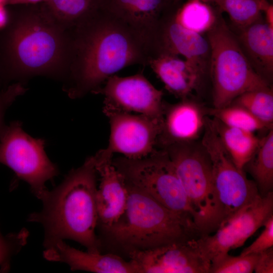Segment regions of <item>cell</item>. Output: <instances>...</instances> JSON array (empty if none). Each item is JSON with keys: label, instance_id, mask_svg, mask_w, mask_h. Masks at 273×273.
Instances as JSON below:
<instances>
[{"label": "cell", "instance_id": "12", "mask_svg": "<svg viewBox=\"0 0 273 273\" xmlns=\"http://www.w3.org/2000/svg\"><path fill=\"white\" fill-rule=\"evenodd\" d=\"M93 93L104 97L103 109L134 113L162 120L165 102L143 72L126 77L113 75Z\"/></svg>", "mask_w": 273, "mask_h": 273}, {"label": "cell", "instance_id": "11", "mask_svg": "<svg viewBox=\"0 0 273 273\" xmlns=\"http://www.w3.org/2000/svg\"><path fill=\"white\" fill-rule=\"evenodd\" d=\"M9 49L21 70L39 72L55 65L61 53L60 39L50 26L35 20L19 23L13 30Z\"/></svg>", "mask_w": 273, "mask_h": 273}, {"label": "cell", "instance_id": "34", "mask_svg": "<svg viewBox=\"0 0 273 273\" xmlns=\"http://www.w3.org/2000/svg\"><path fill=\"white\" fill-rule=\"evenodd\" d=\"M43 1L46 0H6L5 5L36 3Z\"/></svg>", "mask_w": 273, "mask_h": 273}, {"label": "cell", "instance_id": "10", "mask_svg": "<svg viewBox=\"0 0 273 273\" xmlns=\"http://www.w3.org/2000/svg\"><path fill=\"white\" fill-rule=\"evenodd\" d=\"M109 119L110 134L106 148L100 151L113 157L115 153L137 159L147 157L157 149L161 120L147 116L103 109Z\"/></svg>", "mask_w": 273, "mask_h": 273}, {"label": "cell", "instance_id": "21", "mask_svg": "<svg viewBox=\"0 0 273 273\" xmlns=\"http://www.w3.org/2000/svg\"><path fill=\"white\" fill-rule=\"evenodd\" d=\"M210 118L230 157L239 169L244 170V166L257 149L261 138L257 137L255 133L229 126L215 118Z\"/></svg>", "mask_w": 273, "mask_h": 273}, {"label": "cell", "instance_id": "26", "mask_svg": "<svg viewBox=\"0 0 273 273\" xmlns=\"http://www.w3.org/2000/svg\"><path fill=\"white\" fill-rule=\"evenodd\" d=\"M57 17L80 24L101 9V0H46Z\"/></svg>", "mask_w": 273, "mask_h": 273}, {"label": "cell", "instance_id": "14", "mask_svg": "<svg viewBox=\"0 0 273 273\" xmlns=\"http://www.w3.org/2000/svg\"><path fill=\"white\" fill-rule=\"evenodd\" d=\"M192 240L127 254L138 273H209L211 263L203 257Z\"/></svg>", "mask_w": 273, "mask_h": 273}, {"label": "cell", "instance_id": "17", "mask_svg": "<svg viewBox=\"0 0 273 273\" xmlns=\"http://www.w3.org/2000/svg\"><path fill=\"white\" fill-rule=\"evenodd\" d=\"M100 178L97 188L96 202L97 226L108 227L115 222L123 212L128 197L125 181L112 163V158L100 151L93 156Z\"/></svg>", "mask_w": 273, "mask_h": 273}, {"label": "cell", "instance_id": "36", "mask_svg": "<svg viewBox=\"0 0 273 273\" xmlns=\"http://www.w3.org/2000/svg\"><path fill=\"white\" fill-rule=\"evenodd\" d=\"M6 0H0V5H5Z\"/></svg>", "mask_w": 273, "mask_h": 273}, {"label": "cell", "instance_id": "20", "mask_svg": "<svg viewBox=\"0 0 273 273\" xmlns=\"http://www.w3.org/2000/svg\"><path fill=\"white\" fill-rule=\"evenodd\" d=\"M148 65L165 88L180 99L199 90L206 76L194 65L177 56L161 54L150 58Z\"/></svg>", "mask_w": 273, "mask_h": 273}, {"label": "cell", "instance_id": "31", "mask_svg": "<svg viewBox=\"0 0 273 273\" xmlns=\"http://www.w3.org/2000/svg\"><path fill=\"white\" fill-rule=\"evenodd\" d=\"M22 92L23 89L19 85L9 86L0 92V133L5 126L4 117L7 110Z\"/></svg>", "mask_w": 273, "mask_h": 273}, {"label": "cell", "instance_id": "5", "mask_svg": "<svg viewBox=\"0 0 273 273\" xmlns=\"http://www.w3.org/2000/svg\"><path fill=\"white\" fill-rule=\"evenodd\" d=\"M201 142L210 157L212 173L213 232L260 195L254 180L234 163L213 126L207 119Z\"/></svg>", "mask_w": 273, "mask_h": 273}, {"label": "cell", "instance_id": "25", "mask_svg": "<svg viewBox=\"0 0 273 273\" xmlns=\"http://www.w3.org/2000/svg\"><path fill=\"white\" fill-rule=\"evenodd\" d=\"M231 104L242 107L260 121L273 128L272 86L245 92L237 97Z\"/></svg>", "mask_w": 273, "mask_h": 273}, {"label": "cell", "instance_id": "19", "mask_svg": "<svg viewBox=\"0 0 273 273\" xmlns=\"http://www.w3.org/2000/svg\"><path fill=\"white\" fill-rule=\"evenodd\" d=\"M239 45L254 71L271 85L273 78V28L262 16L251 24L237 29Z\"/></svg>", "mask_w": 273, "mask_h": 273}, {"label": "cell", "instance_id": "2", "mask_svg": "<svg viewBox=\"0 0 273 273\" xmlns=\"http://www.w3.org/2000/svg\"><path fill=\"white\" fill-rule=\"evenodd\" d=\"M97 177L92 156L72 169L59 186L42 194L39 199L42 209L31 213L27 220L42 225L45 249L69 239L84 246L87 251L101 253L102 242L96 234Z\"/></svg>", "mask_w": 273, "mask_h": 273}, {"label": "cell", "instance_id": "35", "mask_svg": "<svg viewBox=\"0 0 273 273\" xmlns=\"http://www.w3.org/2000/svg\"><path fill=\"white\" fill-rule=\"evenodd\" d=\"M173 1L175 2H178L182 1L183 0H173ZM200 1H203L206 3H212L213 2V0H200Z\"/></svg>", "mask_w": 273, "mask_h": 273}, {"label": "cell", "instance_id": "9", "mask_svg": "<svg viewBox=\"0 0 273 273\" xmlns=\"http://www.w3.org/2000/svg\"><path fill=\"white\" fill-rule=\"evenodd\" d=\"M273 215V192L259 195L219 227L215 233L192 240L201 254L210 263L243 246Z\"/></svg>", "mask_w": 273, "mask_h": 273}, {"label": "cell", "instance_id": "30", "mask_svg": "<svg viewBox=\"0 0 273 273\" xmlns=\"http://www.w3.org/2000/svg\"><path fill=\"white\" fill-rule=\"evenodd\" d=\"M263 226L260 235L251 244L245 248L240 255L259 254L273 247V215L266 220Z\"/></svg>", "mask_w": 273, "mask_h": 273}, {"label": "cell", "instance_id": "4", "mask_svg": "<svg viewBox=\"0 0 273 273\" xmlns=\"http://www.w3.org/2000/svg\"><path fill=\"white\" fill-rule=\"evenodd\" d=\"M207 39L210 47L209 75L213 108L227 106L245 92L272 86L253 69L221 13L207 32Z\"/></svg>", "mask_w": 273, "mask_h": 273}, {"label": "cell", "instance_id": "32", "mask_svg": "<svg viewBox=\"0 0 273 273\" xmlns=\"http://www.w3.org/2000/svg\"><path fill=\"white\" fill-rule=\"evenodd\" d=\"M254 271L256 273L273 272V247L259 253Z\"/></svg>", "mask_w": 273, "mask_h": 273}, {"label": "cell", "instance_id": "29", "mask_svg": "<svg viewBox=\"0 0 273 273\" xmlns=\"http://www.w3.org/2000/svg\"><path fill=\"white\" fill-rule=\"evenodd\" d=\"M28 235L25 229L6 235H3L0 231V271L9 270L12 257L25 245Z\"/></svg>", "mask_w": 273, "mask_h": 273}, {"label": "cell", "instance_id": "27", "mask_svg": "<svg viewBox=\"0 0 273 273\" xmlns=\"http://www.w3.org/2000/svg\"><path fill=\"white\" fill-rule=\"evenodd\" d=\"M221 12H226L236 29L244 27L262 16L261 0H213Z\"/></svg>", "mask_w": 273, "mask_h": 273}, {"label": "cell", "instance_id": "16", "mask_svg": "<svg viewBox=\"0 0 273 273\" xmlns=\"http://www.w3.org/2000/svg\"><path fill=\"white\" fill-rule=\"evenodd\" d=\"M176 3L173 0H101L100 7L134 31L150 50L160 21Z\"/></svg>", "mask_w": 273, "mask_h": 273}, {"label": "cell", "instance_id": "13", "mask_svg": "<svg viewBox=\"0 0 273 273\" xmlns=\"http://www.w3.org/2000/svg\"><path fill=\"white\" fill-rule=\"evenodd\" d=\"M174 5L156 31L150 44L151 56L180 55L207 75L210 61L208 41L201 34L187 29L175 21L173 14Z\"/></svg>", "mask_w": 273, "mask_h": 273}, {"label": "cell", "instance_id": "18", "mask_svg": "<svg viewBox=\"0 0 273 273\" xmlns=\"http://www.w3.org/2000/svg\"><path fill=\"white\" fill-rule=\"evenodd\" d=\"M43 256L51 261L65 263L71 270L96 273H138L134 264L112 253L83 252L70 247L63 240L46 248Z\"/></svg>", "mask_w": 273, "mask_h": 273}, {"label": "cell", "instance_id": "3", "mask_svg": "<svg viewBox=\"0 0 273 273\" xmlns=\"http://www.w3.org/2000/svg\"><path fill=\"white\" fill-rule=\"evenodd\" d=\"M126 185L128 197L123 212L111 225L101 229L111 244L127 253L185 243L201 236L193 221Z\"/></svg>", "mask_w": 273, "mask_h": 273}, {"label": "cell", "instance_id": "7", "mask_svg": "<svg viewBox=\"0 0 273 273\" xmlns=\"http://www.w3.org/2000/svg\"><path fill=\"white\" fill-rule=\"evenodd\" d=\"M167 153L194 214L201 236L212 233V164L201 140L162 149Z\"/></svg>", "mask_w": 273, "mask_h": 273}, {"label": "cell", "instance_id": "28", "mask_svg": "<svg viewBox=\"0 0 273 273\" xmlns=\"http://www.w3.org/2000/svg\"><path fill=\"white\" fill-rule=\"evenodd\" d=\"M259 254L232 256L226 253L211 262L209 273H251Z\"/></svg>", "mask_w": 273, "mask_h": 273}, {"label": "cell", "instance_id": "15", "mask_svg": "<svg viewBox=\"0 0 273 273\" xmlns=\"http://www.w3.org/2000/svg\"><path fill=\"white\" fill-rule=\"evenodd\" d=\"M208 108L191 98L165 103L157 149L200 140L209 117Z\"/></svg>", "mask_w": 273, "mask_h": 273}, {"label": "cell", "instance_id": "8", "mask_svg": "<svg viewBox=\"0 0 273 273\" xmlns=\"http://www.w3.org/2000/svg\"><path fill=\"white\" fill-rule=\"evenodd\" d=\"M44 145L43 140L26 133L19 121L5 125L0 133V163L27 183L38 199L48 190L46 182L59 173L57 166L48 157Z\"/></svg>", "mask_w": 273, "mask_h": 273}, {"label": "cell", "instance_id": "23", "mask_svg": "<svg viewBox=\"0 0 273 273\" xmlns=\"http://www.w3.org/2000/svg\"><path fill=\"white\" fill-rule=\"evenodd\" d=\"M243 169L252 175L260 195L272 191L273 128L261 138L257 149Z\"/></svg>", "mask_w": 273, "mask_h": 273}, {"label": "cell", "instance_id": "33", "mask_svg": "<svg viewBox=\"0 0 273 273\" xmlns=\"http://www.w3.org/2000/svg\"><path fill=\"white\" fill-rule=\"evenodd\" d=\"M4 5H0V29L5 27L7 24L8 17Z\"/></svg>", "mask_w": 273, "mask_h": 273}, {"label": "cell", "instance_id": "24", "mask_svg": "<svg viewBox=\"0 0 273 273\" xmlns=\"http://www.w3.org/2000/svg\"><path fill=\"white\" fill-rule=\"evenodd\" d=\"M208 115L226 125L253 133L273 128L260 121L247 110L235 104L219 108H208Z\"/></svg>", "mask_w": 273, "mask_h": 273}, {"label": "cell", "instance_id": "6", "mask_svg": "<svg viewBox=\"0 0 273 273\" xmlns=\"http://www.w3.org/2000/svg\"><path fill=\"white\" fill-rule=\"evenodd\" d=\"M112 163L126 185L145 193L168 209L194 223L193 211L165 150L157 149L141 159H128L123 156L113 158Z\"/></svg>", "mask_w": 273, "mask_h": 273}, {"label": "cell", "instance_id": "22", "mask_svg": "<svg viewBox=\"0 0 273 273\" xmlns=\"http://www.w3.org/2000/svg\"><path fill=\"white\" fill-rule=\"evenodd\" d=\"M175 4L173 14L175 21L188 30L200 34L208 32L214 25L220 13L210 3L200 0H187Z\"/></svg>", "mask_w": 273, "mask_h": 273}, {"label": "cell", "instance_id": "1", "mask_svg": "<svg viewBox=\"0 0 273 273\" xmlns=\"http://www.w3.org/2000/svg\"><path fill=\"white\" fill-rule=\"evenodd\" d=\"M79 25L75 83L71 96L94 93L126 67L148 65L151 55L145 41L108 12L100 9Z\"/></svg>", "mask_w": 273, "mask_h": 273}]
</instances>
